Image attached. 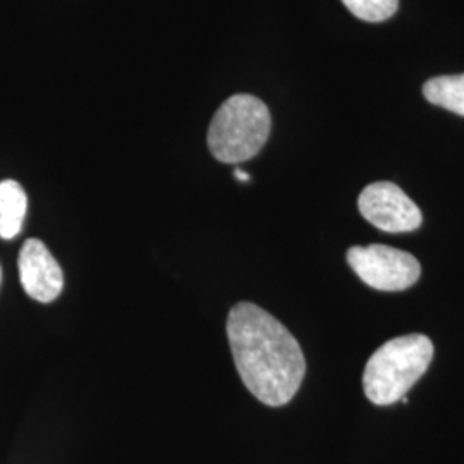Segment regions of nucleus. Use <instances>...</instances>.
Wrapping results in <instances>:
<instances>
[{"mask_svg": "<svg viewBox=\"0 0 464 464\" xmlns=\"http://www.w3.org/2000/svg\"><path fill=\"white\" fill-rule=\"evenodd\" d=\"M234 363L249 392L279 408L296 396L306 362L295 335L253 303H237L227 318Z\"/></svg>", "mask_w": 464, "mask_h": 464, "instance_id": "f257e3e1", "label": "nucleus"}, {"mask_svg": "<svg viewBox=\"0 0 464 464\" xmlns=\"http://www.w3.org/2000/svg\"><path fill=\"white\" fill-rule=\"evenodd\" d=\"M431 358L433 344L423 334L402 335L382 344L365 366L366 398L377 406H389L404 399L425 375Z\"/></svg>", "mask_w": 464, "mask_h": 464, "instance_id": "f03ea898", "label": "nucleus"}, {"mask_svg": "<svg viewBox=\"0 0 464 464\" xmlns=\"http://www.w3.org/2000/svg\"><path fill=\"white\" fill-rule=\"evenodd\" d=\"M272 117L266 103L253 95L239 93L226 100L208 128V149L218 162L241 164L266 147Z\"/></svg>", "mask_w": 464, "mask_h": 464, "instance_id": "7ed1b4c3", "label": "nucleus"}, {"mask_svg": "<svg viewBox=\"0 0 464 464\" xmlns=\"http://www.w3.org/2000/svg\"><path fill=\"white\" fill-rule=\"evenodd\" d=\"M348 264L366 285L385 293L404 291L421 276L413 255L383 245L349 248Z\"/></svg>", "mask_w": 464, "mask_h": 464, "instance_id": "20e7f679", "label": "nucleus"}, {"mask_svg": "<svg viewBox=\"0 0 464 464\" xmlns=\"http://www.w3.org/2000/svg\"><path fill=\"white\" fill-rule=\"evenodd\" d=\"M360 214L383 232H413L421 226V212L399 186L389 181L370 184L358 198Z\"/></svg>", "mask_w": 464, "mask_h": 464, "instance_id": "39448f33", "label": "nucleus"}, {"mask_svg": "<svg viewBox=\"0 0 464 464\" xmlns=\"http://www.w3.org/2000/svg\"><path fill=\"white\" fill-rule=\"evenodd\" d=\"M19 281L24 293L38 303H52L64 289L59 262L40 239H26L17 258Z\"/></svg>", "mask_w": 464, "mask_h": 464, "instance_id": "423d86ee", "label": "nucleus"}, {"mask_svg": "<svg viewBox=\"0 0 464 464\" xmlns=\"http://www.w3.org/2000/svg\"><path fill=\"white\" fill-rule=\"evenodd\" d=\"M28 210V197L21 184L5 179L0 181V237L13 239L23 229Z\"/></svg>", "mask_w": 464, "mask_h": 464, "instance_id": "0eeeda50", "label": "nucleus"}, {"mask_svg": "<svg viewBox=\"0 0 464 464\" xmlns=\"http://www.w3.org/2000/svg\"><path fill=\"white\" fill-rule=\"evenodd\" d=\"M423 95L433 105L464 117V74L431 78L423 84Z\"/></svg>", "mask_w": 464, "mask_h": 464, "instance_id": "6e6552de", "label": "nucleus"}, {"mask_svg": "<svg viewBox=\"0 0 464 464\" xmlns=\"http://www.w3.org/2000/svg\"><path fill=\"white\" fill-rule=\"evenodd\" d=\"M343 4L354 14L368 23H382L394 16L399 0H343Z\"/></svg>", "mask_w": 464, "mask_h": 464, "instance_id": "1a4fd4ad", "label": "nucleus"}, {"mask_svg": "<svg viewBox=\"0 0 464 464\" xmlns=\"http://www.w3.org/2000/svg\"><path fill=\"white\" fill-rule=\"evenodd\" d=\"M234 176H236V179L241 181V183H248L249 181L248 172H245V170H241V169H236V170H234Z\"/></svg>", "mask_w": 464, "mask_h": 464, "instance_id": "9d476101", "label": "nucleus"}]
</instances>
